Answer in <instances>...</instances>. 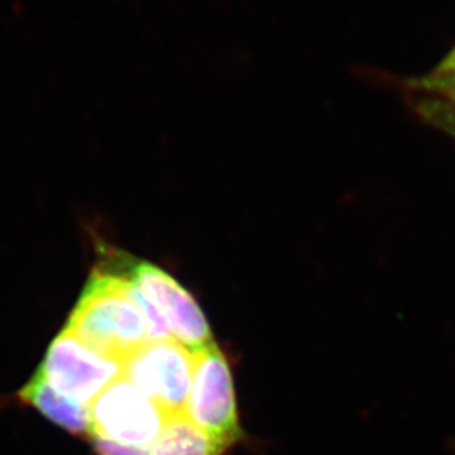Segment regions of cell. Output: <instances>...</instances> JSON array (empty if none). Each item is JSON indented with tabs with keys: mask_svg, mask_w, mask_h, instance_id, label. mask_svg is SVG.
<instances>
[{
	"mask_svg": "<svg viewBox=\"0 0 455 455\" xmlns=\"http://www.w3.org/2000/svg\"><path fill=\"white\" fill-rule=\"evenodd\" d=\"M84 345L124 363L149 341L144 312L132 296L131 281L97 267L67 323Z\"/></svg>",
	"mask_w": 455,
	"mask_h": 455,
	"instance_id": "1",
	"label": "cell"
},
{
	"mask_svg": "<svg viewBox=\"0 0 455 455\" xmlns=\"http://www.w3.org/2000/svg\"><path fill=\"white\" fill-rule=\"evenodd\" d=\"M107 271L124 276L142 291L166 321L172 338L191 352L215 343L211 325L196 299L167 272L127 254L111 253Z\"/></svg>",
	"mask_w": 455,
	"mask_h": 455,
	"instance_id": "2",
	"label": "cell"
},
{
	"mask_svg": "<svg viewBox=\"0 0 455 455\" xmlns=\"http://www.w3.org/2000/svg\"><path fill=\"white\" fill-rule=\"evenodd\" d=\"M185 416L227 450L240 441V417L231 368L215 343L194 352L193 385Z\"/></svg>",
	"mask_w": 455,
	"mask_h": 455,
	"instance_id": "3",
	"label": "cell"
},
{
	"mask_svg": "<svg viewBox=\"0 0 455 455\" xmlns=\"http://www.w3.org/2000/svg\"><path fill=\"white\" fill-rule=\"evenodd\" d=\"M167 417L185 414L193 385L194 354L175 339L153 340L124 359V374Z\"/></svg>",
	"mask_w": 455,
	"mask_h": 455,
	"instance_id": "4",
	"label": "cell"
},
{
	"mask_svg": "<svg viewBox=\"0 0 455 455\" xmlns=\"http://www.w3.org/2000/svg\"><path fill=\"white\" fill-rule=\"evenodd\" d=\"M92 435L132 447L151 448L169 417L123 376L89 405Z\"/></svg>",
	"mask_w": 455,
	"mask_h": 455,
	"instance_id": "5",
	"label": "cell"
},
{
	"mask_svg": "<svg viewBox=\"0 0 455 455\" xmlns=\"http://www.w3.org/2000/svg\"><path fill=\"white\" fill-rule=\"evenodd\" d=\"M40 376L58 392L89 407L93 399L124 374V363L98 354L64 330L49 346Z\"/></svg>",
	"mask_w": 455,
	"mask_h": 455,
	"instance_id": "6",
	"label": "cell"
},
{
	"mask_svg": "<svg viewBox=\"0 0 455 455\" xmlns=\"http://www.w3.org/2000/svg\"><path fill=\"white\" fill-rule=\"evenodd\" d=\"M22 403L35 407L42 416L76 436L92 435L91 411L84 403L68 398L49 385L39 372L18 394Z\"/></svg>",
	"mask_w": 455,
	"mask_h": 455,
	"instance_id": "7",
	"label": "cell"
},
{
	"mask_svg": "<svg viewBox=\"0 0 455 455\" xmlns=\"http://www.w3.org/2000/svg\"><path fill=\"white\" fill-rule=\"evenodd\" d=\"M149 452L151 455H224L227 448L198 429L185 414H180L167 419Z\"/></svg>",
	"mask_w": 455,
	"mask_h": 455,
	"instance_id": "8",
	"label": "cell"
},
{
	"mask_svg": "<svg viewBox=\"0 0 455 455\" xmlns=\"http://www.w3.org/2000/svg\"><path fill=\"white\" fill-rule=\"evenodd\" d=\"M417 88L455 102V49L432 73L416 82Z\"/></svg>",
	"mask_w": 455,
	"mask_h": 455,
	"instance_id": "9",
	"label": "cell"
},
{
	"mask_svg": "<svg viewBox=\"0 0 455 455\" xmlns=\"http://www.w3.org/2000/svg\"><path fill=\"white\" fill-rule=\"evenodd\" d=\"M91 443L98 455H151L149 448L132 447L100 436H91Z\"/></svg>",
	"mask_w": 455,
	"mask_h": 455,
	"instance_id": "10",
	"label": "cell"
}]
</instances>
